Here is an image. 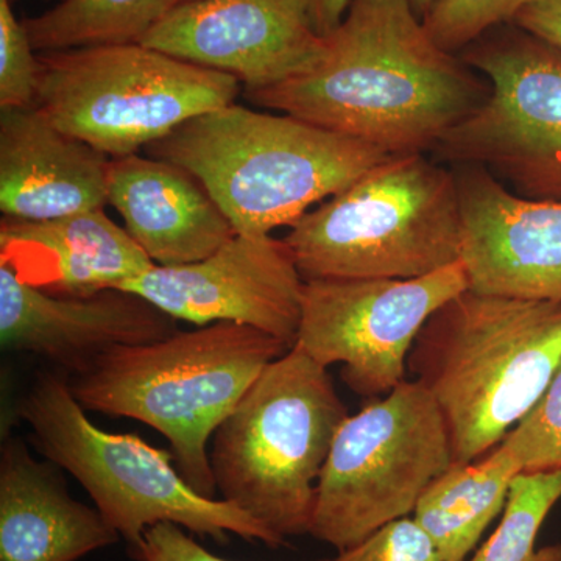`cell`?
Listing matches in <instances>:
<instances>
[{
	"label": "cell",
	"mask_w": 561,
	"mask_h": 561,
	"mask_svg": "<svg viewBox=\"0 0 561 561\" xmlns=\"http://www.w3.org/2000/svg\"><path fill=\"white\" fill-rule=\"evenodd\" d=\"M476 72L432 41L411 0H351L311 70L243 95L398 157L434 150L485 102Z\"/></svg>",
	"instance_id": "6da1fadb"
},
{
	"label": "cell",
	"mask_w": 561,
	"mask_h": 561,
	"mask_svg": "<svg viewBox=\"0 0 561 561\" xmlns=\"http://www.w3.org/2000/svg\"><path fill=\"white\" fill-rule=\"evenodd\" d=\"M561 365V302L468 287L424 324L409 371L440 409L453 463L481 459L515 430Z\"/></svg>",
	"instance_id": "7a4b0ae2"
},
{
	"label": "cell",
	"mask_w": 561,
	"mask_h": 561,
	"mask_svg": "<svg viewBox=\"0 0 561 561\" xmlns=\"http://www.w3.org/2000/svg\"><path fill=\"white\" fill-rule=\"evenodd\" d=\"M144 151L191 172L243 236L294 227L393 157L290 114L236 103L187 121Z\"/></svg>",
	"instance_id": "3957f363"
},
{
	"label": "cell",
	"mask_w": 561,
	"mask_h": 561,
	"mask_svg": "<svg viewBox=\"0 0 561 561\" xmlns=\"http://www.w3.org/2000/svg\"><path fill=\"white\" fill-rule=\"evenodd\" d=\"M289 350L265 332L220 321L111 350L70 389L88 412L138 420L164 435L181 478L216 500L208 443L261 373Z\"/></svg>",
	"instance_id": "277c9868"
},
{
	"label": "cell",
	"mask_w": 561,
	"mask_h": 561,
	"mask_svg": "<svg viewBox=\"0 0 561 561\" xmlns=\"http://www.w3.org/2000/svg\"><path fill=\"white\" fill-rule=\"evenodd\" d=\"M348 416L328 368L291 346L214 434L209 460L220 500L280 540L309 535L317 483Z\"/></svg>",
	"instance_id": "5b68a950"
},
{
	"label": "cell",
	"mask_w": 561,
	"mask_h": 561,
	"mask_svg": "<svg viewBox=\"0 0 561 561\" xmlns=\"http://www.w3.org/2000/svg\"><path fill=\"white\" fill-rule=\"evenodd\" d=\"M284 242L302 279H415L461 261L456 173L398 154L301 217Z\"/></svg>",
	"instance_id": "8992f818"
},
{
	"label": "cell",
	"mask_w": 561,
	"mask_h": 561,
	"mask_svg": "<svg viewBox=\"0 0 561 561\" xmlns=\"http://www.w3.org/2000/svg\"><path fill=\"white\" fill-rule=\"evenodd\" d=\"M14 413L31 430L36 451L80 482L128 548L161 523L217 542H227L228 534L268 548L286 542L230 502L192 490L176 470L172 453L138 435L95 426L60 375L39 373Z\"/></svg>",
	"instance_id": "52a82bcc"
},
{
	"label": "cell",
	"mask_w": 561,
	"mask_h": 561,
	"mask_svg": "<svg viewBox=\"0 0 561 561\" xmlns=\"http://www.w3.org/2000/svg\"><path fill=\"white\" fill-rule=\"evenodd\" d=\"M38 108L111 158L130 157L202 114L231 105L241 81L144 46L39 54Z\"/></svg>",
	"instance_id": "ba28073f"
},
{
	"label": "cell",
	"mask_w": 561,
	"mask_h": 561,
	"mask_svg": "<svg viewBox=\"0 0 561 561\" xmlns=\"http://www.w3.org/2000/svg\"><path fill=\"white\" fill-rule=\"evenodd\" d=\"M453 465L440 409L420 382L400 383L343 421L317 483L309 535L337 552L394 519Z\"/></svg>",
	"instance_id": "9c48e42d"
},
{
	"label": "cell",
	"mask_w": 561,
	"mask_h": 561,
	"mask_svg": "<svg viewBox=\"0 0 561 561\" xmlns=\"http://www.w3.org/2000/svg\"><path fill=\"white\" fill-rule=\"evenodd\" d=\"M490 94L435 147L481 165L531 201L561 202V51L518 25L494 27L461 51Z\"/></svg>",
	"instance_id": "30bf717a"
},
{
	"label": "cell",
	"mask_w": 561,
	"mask_h": 561,
	"mask_svg": "<svg viewBox=\"0 0 561 561\" xmlns=\"http://www.w3.org/2000/svg\"><path fill=\"white\" fill-rule=\"evenodd\" d=\"M463 262L415 279L306 280L298 346L367 400L404 382L409 356L426 321L468 289Z\"/></svg>",
	"instance_id": "8fae6325"
},
{
	"label": "cell",
	"mask_w": 561,
	"mask_h": 561,
	"mask_svg": "<svg viewBox=\"0 0 561 561\" xmlns=\"http://www.w3.org/2000/svg\"><path fill=\"white\" fill-rule=\"evenodd\" d=\"M305 284L284 239L236 234L205 260L153 265L119 289L140 295L176 321L245 324L291 348Z\"/></svg>",
	"instance_id": "7c38bea8"
},
{
	"label": "cell",
	"mask_w": 561,
	"mask_h": 561,
	"mask_svg": "<svg viewBox=\"0 0 561 561\" xmlns=\"http://www.w3.org/2000/svg\"><path fill=\"white\" fill-rule=\"evenodd\" d=\"M140 44L254 91L311 70L327 36L313 24L312 0H192L173 7Z\"/></svg>",
	"instance_id": "4fadbf2b"
},
{
	"label": "cell",
	"mask_w": 561,
	"mask_h": 561,
	"mask_svg": "<svg viewBox=\"0 0 561 561\" xmlns=\"http://www.w3.org/2000/svg\"><path fill=\"white\" fill-rule=\"evenodd\" d=\"M468 286L561 302V202L513 194L481 165L457 164Z\"/></svg>",
	"instance_id": "5bb4252c"
},
{
	"label": "cell",
	"mask_w": 561,
	"mask_h": 561,
	"mask_svg": "<svg viewBox=\"0 0 561 561\" xmlns=\"http://www.w3.org/2000/svg\"><path fill=\"white\" fill-rule=\"evenodd\" d=\"M176 320L138 294L106 289L83 297L51 295L0 265V342L80 376L119 346L161 341Z\"/></svg>",
	"instance_id": "9a60e30c"
},
{
	"label": "cell",
	"mask_w": 561,
	"mask_h": 561,
	"mask_svg": "<svg viewBox=\"0 0 561 561\" xmlns=\"http://www.w3.org/2000/svg\"><path fill=\"white\" fill-rule=\"evenodd\" d=\"M111 158L38 108L0 110V213L49 220L105 209Z\"/></svg>",
	"instance_id": "2e32d148"
},
{
	"label": "cell",
	"mask_w": 561,
	"mask_h": 561,
	"mask_svg": "<svg viewBox=\"0 0 561 561\" xmlns=\"http://www.w3.org/2000/svg\"><path fill=\"white\" fill-rule=\"evenodd\" d=\"M106 202L154 265L205 260L238 234L201 181L158 158L110 160Z\"/></svg>",
	"instance_id": "e0dca14e"
},
{
	"label": "cell",
	"mask_w": 561,
	"mask_h": 561,
	"mask_svg": "<svg viewBox=\"0 0 561 561\" xmlns=\"http://www.w3.org/2000/svg\"><path fill=\"white\" fill-rule=\"evenodd\" d=\"M0 265L36 289L83 297L119 289L153 262L105 209L49 220L0 221Z\"/></svg>",
	"instance_id": "ac0fdd59"
},
{
	"label": "cell",
	"mask_w": 561,
	"mask_h": 561,
	"mask_svg": "<svg viewBox=\"0 0 561 561\" xmlns=\"http://www.w3.org/2000/svg\"><path fill=\"white\" fill-rule=\"evenodd\" d=\"M61 468L16 435L0 456V561H77L121 540L98 508L70 496Z\"/></svg>",
	"instance_id": "d6986e66"
},
{
	"label": "cell",
	"mask_w": 561,
	"mask_h": 561,
	"mask_svg": "<svg viewBox=\"0 0 561 561\" xmlns=\"http://www.w3.org/2000/svg\"><path fill=\"white\" fill-rule=\"evenodd\" d=\"M522 472L500 443L471 463H453L427 486L412 518L430 535L442 561H463L474 552Z\"/></svg>",
	"instance_id": "ffe728a7"
},
{
	"label": "cell",
	"mask_w": 561,
	"mask_h": 561,
	"mask_svg": "<svg viewBox=\"0 0 561 561\" xmlns=\"http://www.w3.org/2000/svg\"><path fill=\"white\" fill-rule=\"evenodd\" d=\"M176 5V0H61L22 22L38 54L124 46L142 43Z\"/></svg>",
	"instance_id": "44dd1931"
},
{
	"label": "cell",
	"mask_w": 561,
	"mask_h": 561,
	"mask_svg": "<svg viewBox=\"0 0 561 561\" xmlns=\"http://www.w3.org/2000/svg\"><path fill=\"white\" fill-rule=\"evenodd\" d=\"M560 500L561 471L516 476L496 530L463 561H561V545L537 548L542 524Z\"/></svg>",
	"instance_id": "7402d4cb"
},
{
	"label": "cell",
	"mask_w": 561,
	"mask_h": 561,
	"mask_svg": "<svg viewBox=\"0 0 561 561\" xmlns=\"http://www.w3.org/2000/svg\"><path fill=\"white\" fill-rule=\"evenodd\" d=\"M530 0H440L423 18L427 35L440 49L461 54L494 27L515 21Z\"/></svg>",
	"instance_id": "603a6c76"
},
{
	"label": "cell",
	"mask_w": 561,
	"mask_h": 561,
	"mask_svg": "<svg viewBox=\"0 0 561 561\" xmlns=\"http://www.w3.org/2000/svg\"><path fill=\"white\" fill-rule=\"evenodd\" d=\"M501 443L523 472L561 471V365L534 409Z\"/></svg>",
	"instance_id": "cb8c5ba5"
},
{
	"label": "cell",
	"mask_w": 561,
	"mask_h": 561,
	"mask_svg": "<svg viewBox=\"0 0 561 561\" xmlns=\"http://www.w3.org/2000/svg\"><path fill=\"white\" fill-rule=\"evenodd\" d=\"M11 0H0V110L38 105L39 54Z\"/></svg>",
	"instance_id": "d4e9b609"
},
{
	"label": "cell",
	"mask_w": 561,
	"mask_h": 561,
	"mask_svg": "<svg viewBox=\"0 0 561 561\" xmlns=\"http://www.w3.org/2000/svg\"><path fill=\"white\" fill-rule=\"evenodd\" d=\"M331 561H442L440 553L411 516L394 519Z\"/></svg>",
	"instance_id": "484cf974"
},
{
	"label": "cell",
	"mask_w": 561,
	"mask_h": 561,
	"mask_svg": "<svg viewBox=\"0 0 561 561\" xmlns=\"http://www.w3.org/2000/svg\"><path fill=\"white\" fill-rule=\"evenodd\" d=\"M128 552L136 561H230L214 556L183 527L172 523L150 527L138 545L128 548Z\"/></svg>",
	"instance_id": "4316f807"
},
{
	"label": "cell",
	"mask_w": 561,
	"mask_h": 561,
	"mask_svg": "<svg viewBox=\"0 0 561 561\" xmlns=\"http://www.w3.org/2000/svg\"><path fill=\"white\" fill-rule=\"evenodd\" d=\"M513 24L561 51V0H530Z\"/></svg>",
	"instance_id": "83f0119b"
},
{
	"label": "cell",
	"mask_w": 561,
	"mask_h": 561,
	"mask_svg": "<svg viewBox=\"0 0 561 561\" xmlns=\"http://www.w3.org/2000/svg\"><path fill=\"white\" fill-rule=\"evenodd\" d=\"M351 0H312V18L321 36L331 35L341 25Z\"/></svg>",
	"instance_id": "f1b7e54d"
},
{
	"label": "cell",
	"mask_w": 561,
	"mask_h": 561,
	"mask_svg": "<svg viewBox=\"0 0 561 561\" xmlns=\"http://www.w3.org/2000/svg\"><path fill=\"white\" fill-rule=\"evenodd\" d=\"M438 2H440V0H411L413 10L419 14L421 21H423V18L426 16Z\"/></svg>",
	"instance_id": "f546056e"
},
{
	"label": "cell",
	"mask_w": 561,
	"mask_h": 561,
	"mask_svg": "<svg viewBox=\"0 0 561 561\" xmlns=\"http://www.w3.org/2000/svg\"><path fill=\"white\" fill-rule=\"evenodd\" d=\"M176 2H179V3H183V2H192V0H176Z\"/></svg>",
	"instance_id": "4dcf8cb0"
},
{
	"label": "cell",
	"mask_w": 561,
	"mask_h": 561,
	"mask_svg": "<svg viewBox=\"0 0 561 561\" xmlns=\"http://www.w3.org/2000/svg\"><path fill=\"white\" fill-rule=\"evenodd\" d=\"M13 2H18V0H11V3H13Z\"/></svg>",
	"instance_id": "1f68e13d"
}]
</instances>
